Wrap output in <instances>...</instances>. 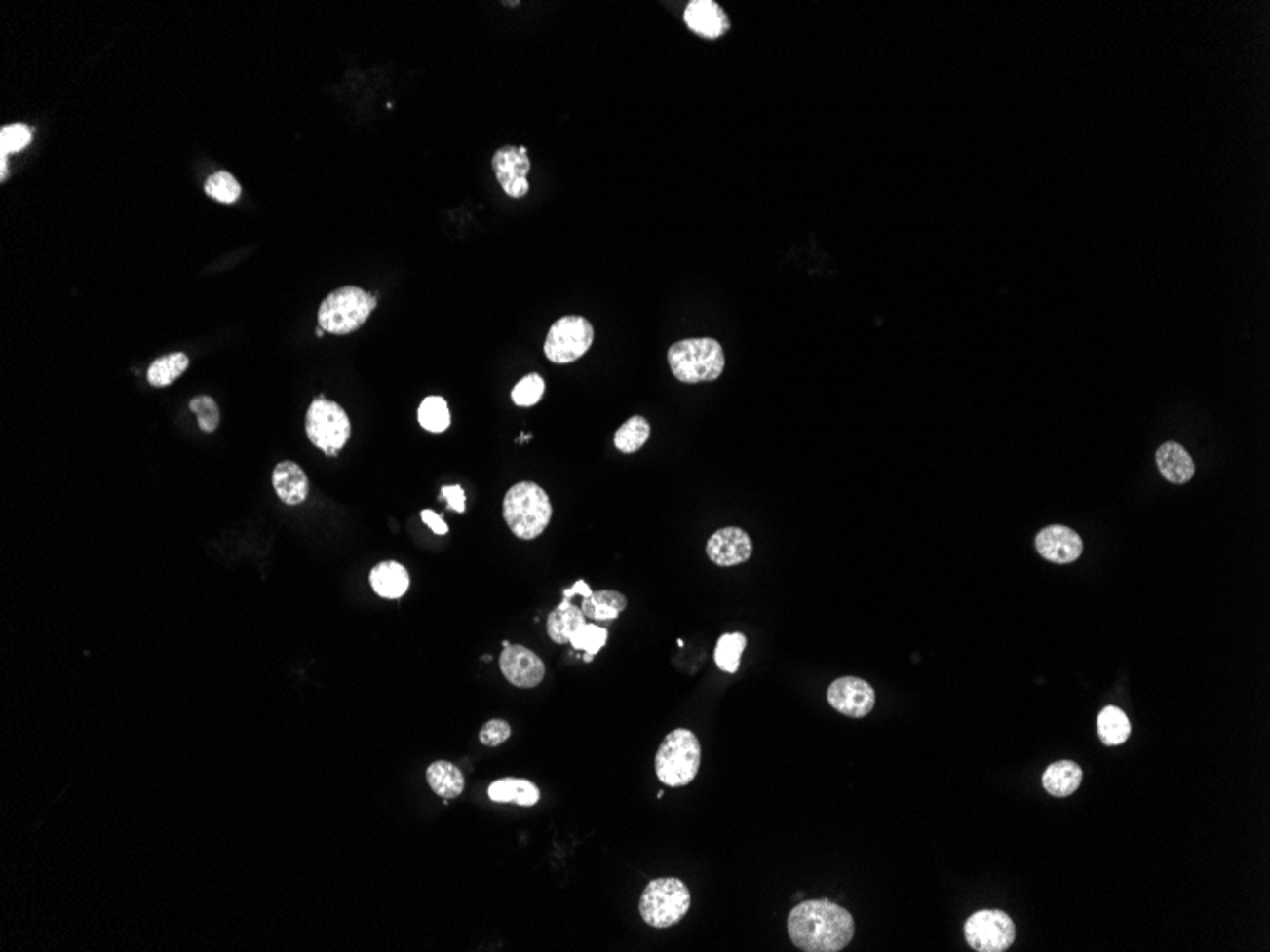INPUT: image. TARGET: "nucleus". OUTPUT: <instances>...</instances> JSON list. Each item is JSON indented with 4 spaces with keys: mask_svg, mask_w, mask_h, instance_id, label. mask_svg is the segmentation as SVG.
<instances>
[{
    "mask_svg": "<svg viewBox=\"0 0 1270 952\" xmlns=\"http://www.w3.org/2000/svg\"><path fill=\"white\" fill-rule=\"evenodd\" d=\"M788 933L801 951H843L854 937V918L827 899L803 901L788 916Z\"/></svg>",
    "mask_w": 1270,
    "mask_h": 952,
    "instance_id": "nucleus-1",
    "label": "nucleus"
},
{
    "mask_svg": "<svg viewBox=\"0 0 1270 952\" xmlns=\"http://www.w3.org/2000/svg\"><path fill=\"white\" fill-rule=\"evenodd\" d=\"M502 515L512 534L520 540H535L552 519L548 493L533 481H520L508 489L502 502Z\"/></svg>",
    "mask_w": 1270,
    "mask_h": 952,
    "instance_id": "nucleus-2",
    "label": "nucleus"
},
{
    "mask_svg": "<svg viewBox=\"0 0 1270 952\" xmlns=\"http://www.w3.org/2000/svg\"><path fill=\"white\" fill-rule=\"evenodd\" d=\"M668 363L677 381L685 384L712 382L725 371V352L715 339H685L672 344Z\"/></svg>",
    "mask_w": 1270,
    "mask_h": 952,
    "instance_id": "nucleus-3",
    "label": "nucleus"
},
{
    "mask_svg": "<svg viewBox=\"0 0 1270 952\" xmlns=\"http://www.w3.org/2000/svg\"><path fill=\"white\" fill-rule=\"evenodd\" d=\"M700 759L702 751L696 734L677 728L662 740L656 751V776L668 787H685L696 778Z\"/></svg>",
    "mask_w": 1270,
    "mask_h": 952,
    "instance_id": "nucleus-4",
    "label": "nucleus"
},
{
    "mask_svg": "<svg viewBox=\"0 0 1270 952\" xmlns=\"http://www.w3.org/2000/svg\"><path fill=\"white\" fill-rule=\"evenodd\" d=\"M377 299L356 286L331 291L318 308V327L331 335H348L358 331L371 316Z\"/></svg>",
    "mask_w": 1270,
    "mask_h": 952,
    "instance_id": "nucleus-5",
    "label": "nucleus"
},
{
    "mask_svg": "<svg viewBox=\"0 0 1270 952\" xmlns=\"http://www.w3.org/2000/svg\"><path fill=\"white\" fill-rule=\"evenodd\" d=\"M691 892L679 878H655L647 884L639 899L641 918L653 928H672L691 911Z\"/></svg>",
    "mask_w": 1270,
    "mask_h": 952,
    "instance_id": "nucleus-6",
    "label": "nucleus"
},
{
    "mask_svg": "<svg viewBox=\"0 0 1270 952\" xmlns=\"http://www.w3.org/2000/svg\"><path fill=\"white\" fill-rule=\"evenodd\" d=\"M347 411L324 396L316 398L307 413V436L310 443L327 457H337L350 439Z\"/></svg>",
    "mask_w": 1270,
    "mask_h": 952,
    "instance_id": "nucleus-7",
    "label": "nucleus"
},
{
    "mask_svg": "<svg viewBox=\"0 0 1270 952\" xmlns=\"http://www.w3.org/2000/svg\"><path fill=\"white\" fill-rule=\"evenodd\" d=\"M594 343V325L582 316H563L548 331L544 354L552 363H573Z\"/></svg>",
    "mask_w": 1270,
    "mask_h": 952,
    "instance_id": "nucleus-8",
    "label": "nucleus"
},
{
    "mask_svg": "<svg viewBox=\"0 0 1270 952\" xmlns=\"http://www.w3.org/2000/svg\"><path fill=\"white\" fill-rule=\"evenodd\" d=\"M964 937L978 952H1004L1016 941V926L1002 911H978L964 924Z\"/></svg>",
    "mask_w": 1270,
    "mask_h": 952,
    "instance_id": "nucleus-9",
    "label": "nucleus"
},
{
    "mask_svg": "<svg viewBox=\"0 0 1270 952\" xmlns=\"http://www.w3.org/2000/svg\"><path fill=\"white\" fill-rule=\"evenodd\" d=\"M829 705L850 719L867 717L877 702L875 690L864 679L841 677L827 688Z\"/></svg>",
    "mask_w": 1270,
    "mask_h": 952,
    "instance_id": "nucleus-10",
    "label": "nucleus"
},
{
    "mask_svg": "<svg viewBox=\"0 0 1270 952\" xmlns=\"http://www.w3.org/2000/svg\"><path fill=\"white\" fill-rule=\"evenodd\" d=\"M493 171L502 191L510 198H523L529 192L531 160L525 147H501L493 154Z\"/></svg>",
    "mask_w": 1270,
    "mask_h": 952,
    "instance_id": "nucleus-11",
    "label": "nucleus"
},
{
    "mask_svg": "<svg viewBox=\"0 0 1270 952\" xmlns=\"http://www.w3.org/2000/svg\"><path fill=\"white\" fill-rule=\"evenodd\" d=\"M502 675L518 688H535L544 681L546 666L531 648L508 645L499 656Z\"/></svg>",
    "mask_w": 1270,
    "mask_h": 952,
    "instance_id": "nucleus-12",
    "label": "nucleus"
},
{
    "mask_svg": "<svg viewBox=\"0 0 1270 952\" xmlns=\"http://www.w3.org/2000/svg\"><path fill=\"white\" fill-rule=\"evenodd\" d=\"M706 553L710 561L719 567H734L746 563L751 557L753 542L750 534L740 527H725L710 536Z\"/></svg>",
    "mask_w": 1270,
    "mask_h": 952,
    "instance_id": "nucleus-13",
    "label": "nucleus"
},
{
    "mask_svg": "<svg viewBox=\"0 0 1270 952\" xmlns=\"http://www.w3.org/2000/svg\"><path fill=\"white\" fill-rule=\"evenodd\" d=\"M1035 546L1046 561L1058 565L1073 563L1082 553V538L1073 529L1063 525H1052L1042 529L1037 534Z\"/></svg>",
    "mask_w": 1270,
    "mask_h": 952,
    "instance_id": "nucleus-14",
    "label": "nucleus"
},
{
    "mask_svg": "<svg viewBox=\"0 0 1270 952\" xmlns=\"http://www.w3.org/2000/svg\"><path fill=\"white\" fill-rule=\"evenodd\" d=\"M683 18L687 27L702 39H719L731 29L727 12L713 0H691Z\"/></svg>",
    "mask_w": 1270,
    "mask_h": 952,
    "instance_id": "nucleus-15",
    "label": "nucleus"
},
{
    "mask_svg": "<svg viewBox=\"0 0 1270 952\" xmlns=\"http://www.w3.org/2000/svg\"><path fill=\"white\" fill-rule=\"evenodd\" d=\"M272 485L278 498L288 506H299L307 500V474L297 462H278L272 472Z\"/></svg>",
    "mask_w": 1270,
    "mask_h": 952,
    "instance_id": "nucleus-16",
    "label": "nucleus"
},
{
    "mask_svg": "<svg viewBox=\"0 0 1270 952\" xmlns=\"http://www.w3.org/2000/svg\"><path fill=\"white\" fill-rule=\"evenodd\" d=\"M588 622L584 612L575 603L563 599L556 609L550 612L546 620V631L548 637L558 643L565 645L571 641V637L577 633L578 629Z\"/></svg>",
    "mask_w": 1270,
    "mask_h": 952,
    "instance_id": "nucleus-17",
    "label": "nucleus"
},
{
    "mask_svg": "<svg viewBox=\"0 0 1270 952\" xmlns=\"http://www.w3.org/2000/svg\"><path fill=\"white\" fill-rule=\"evenodd\" d=\"M369 582L377 595L385 599H400L409 590V572L396 561H385L371 571Z\"/></svg>",
    "mask_w": 1270,
    "mask_h": 952,
    "instance_id": "nucleus-18",
    "label": "nucleus"
},
{
    "mask_svg": "<svg viewBox=\"0 0 1270 952\" xmlns=\"http://www.w3.org/2000/svg\"><path fill=\"white\" fill-rule=\"evenodd\" d=\"M1156 464L1162 476L1172 483H1187L1193 479V458L1179 443H1164L1156 453Z\"/></svg>",
    "mask_w": 1270,
    "mask_h": 952,
    "instance_id": "nucleus-19",
    "label": "nucleus"
},
{
    "mask_svg": "<svg viewBox=\"0 0 1270 952\" xmlns=\"http://www.w3.org/2000/svg\"><path fill=\"white\" fill-rule=\"evenodd\" d=\"M1082 781V770L1077 762H1054L1046 768L1042 776V785L1052 797H1071L1077 793Z\"/></svg>",
    "mask_w": 1270,
    "mask_h": 952,
    "instance_id": "nucleus-20",
    "label": "nucleus"
},
{
    "mask_svg": "<svg viewBox=\"0 0 1270 952\" xmlns=\"http://www.w3.org/2000/svg\"><path fill=\"white\" fill-rule=\"evenodd\" d=\"M489 799L502 804L535 806L540 800V789L529 780L502 778L489 785Z\"/></svg>",
    "mask_w": 1270,
    "mask_h": 952,
    "instance_id": "nucleus-21",
    "label": "nucleus"
},
{
    "mask_svg": "<svg viewBox=\"0 0 1270 952\" xmlns=\"http://www.w3.org/2000/svg\"><path fill=\"white\" fill-rule=\"evenodd\" d=\"M426 781L442 799H457L464 791V776L453 762H432L426 770Z\"/></svg>",
    "mask_w": 1270,
    "mask_h": 952,
    "instance_id": "nucleus-22",
    "label": "nucleus"
},
{
    "mask_svg": "<svg viewBox=\"0 0 1270 952\" xmlns=\"http://www.w3.org/2000/svg\"><path fill=\"white\" fill-rule=\"evenodd\" d=\"M626 607L628 601L622 593L613 590H601V591H592L590 597H584L580 609L588 620L609 622V620H616Z\"/></svg>",
    "mask_w": 1270,
    "mask_h": 952,
    "instance_id": "nucleus-23",
    "label": "nucleus"
},
{
    "mask_svg": "<svg viewBox=\"0 0 1270 952\" xmlns=\"http://www.w3.org/2000/svg\"><path fill=\"white\" fill-rule=\"evenodd\" d=\"M187 367H189V356L183 352H173L154 360L149 365L147 379L154 388H164L177 381L187 371Z\"/></svg>",
    "mask_w": 1270,
    "mask_h": 952,
    "instance_id": "nucleus-24",
    "label": "nucleus"
},
{
    "mask_svg": "<svg viewBox=\"0 0 1270 952\" xmlns=\"http://www.w3.org/2000/svg\"><path fill=\"white\" fill-rule=\"evenodd\" d=\"M1130 732H1132V726H1130V721H1128V717H1126V713L1122 709H1118L1115 705H1109L1099 713V717H1097V734H1099V738H1101V742L1105 745H1109V747L1122 745L1130 738Z\"/></svg>",
    "mask_w": 1270,
    "mask_h": 952,
    "instance_id": "nucleus-25",
    "label": "nucleus"
},
{
    "mask_svg": "<svg viewBox=\"0 0 1270 952\" xmlns=\"http://www.w3.org/2000/svg\"><path fill=\"white\" fill-rule=\"evenodd\" d=\"M651 438V424L645 417H630L615 434V447L620 453H637Z\"/></svg>",
    "mask_w": 1270,
    "mask_h": 952,
    "instance_id": "nucleus-26",
    "label": "nucleus"
},
{
    "mask_svg": "<svg viewBox=\"0 0 1270 952\" xmlns=\"http://www.w3.org/2000/svg\"><path fill=\"white\" fill-rule=\"evenodd\" d=\"M419 424L426 432L442 434L451 426V413L447 401L440 396H428L419 407Z\"/></svg>",
    "mask_w": 1270,
    "mask_h": 952,
    "instance_id": "nucleus-27",
    "label": "nucleus"
},
{
    "mask_svg": "<svg viewBox=\"0 0 1270 952\" xmlns=\"http://www.w3.org/2000/svg\"><path fill=\"white\" fill-rule=\"evenodd\" d=\"M746 635L742 633H725L715 647V664L725 673H736L740 666V656L746 650Z\"/></svg>",
    "mask_w": 1270,
    "mask_h": 952,
    "instance_id": "nucleus-28",
    "label": "nucleus"
},
{
    "mask_svg": "<svg viewBox=\"0 0 1270 952\" xmlns=\"http://www.w3.org/2000/svg\"><path fill=\"white\" fill-rule=\"evenodd\" d=\"M607 639H609V631H607L605 628L596 626V624H588V622H586V624L578 629L577 633L571 637L569 645L575 648V650L586 652L584 660H586V662H592V658H594L601 648L605 647Z\"/></svg>",
    "mask_w": 1270,
    "mask_h": 952,
    "instance_id": "nucleus-29",
    "label": "nucleus"
},
{
    "mask_svg": "<svg viewBox=\"0 0 1270 952\" xmlns=\"http://www.w3.org/2000/svg\"><path fill=\"white\" fill-rule=\"evenodd\" d=\"M204 191L210 198L221 204H234L242 194V187L229 171H217L212 177H208Z\"/></svg>",
    "mask_w": 1270,
    "mask_h": 952,
    "instance_id": "nucleus-30",
    "label": "nucleus"
},
{
    "mask_svg": "<svg viewBox=\"0 0 1270 952\" xmlns=\"http://www.w3.org/2000/svg\"><path fill=\"white\" fill-rule=\"evenodd\" d=\"M544 392H546L544 379H542L540 375H537V373H531V375L523 377L521 381L514 386V390H512V401H514V405H518V407H533V405H537L540 400H542Z\"/></svg>",
    "mask_w": 1270,
    "mask_h": 952,
    "instance_id": "nucleus-31",
    "label": "nucleus"
},
{
    "mask_svg": "<svg viewBox=\"0 0 1270 952\" xmlns=\"http://www.w3.org/2000/svg\"><path fill=\"white\" fill-rule=\"evenodd\" d=\"M31 128L25 124H8L0 130V156L21 153L31 143Z\"/></svg>",
    "mask_w": 1270,
    "mask_h": 952,
    "instance_id": "nucleus-32",
    "label": "nucleus"
},
{
    "mask_svg": "<svg viewBox=\"0 0 1270 952\" xmlns=\"http://www.w3.org/2000/svg\"><path fill=\"white\" fill-rule=\"evenodd\" d=\"M189 409H191L194 415H196L198 426H200L202 432L212 434V432L217 430V426H219V422H221V413H219L217 403H215L210 396H198V398H194V400H191V403H189Z\"/></svg>",
    "mask_w": 1270,
    "mask_h": 952,
    "instance_id": "nucleus-33",
    "label": "nucleus"
},
{
    "mask_svg": "<svg viewBox=\"0 0 1270 952\" xmlns=\"http://www.w3.org/2000/svg\"><path fill=\"white\" fill-rule=\"evenodd\" d=\"M512 736V726L502 719H491L480 730V742L487 747H499Z\"/></svg>",
    "mask_w": 1270,
    "mask_h": 952,
    "instance_id": "nucleus-34",
    "label": "nucleus"
},
{
    "mask_svg": "<svg viewBox=\"0 0 1270 952\" xmlns=\"http://www.w3.org/2000/svg\"><path fill=\"white\" fill-rule=\"evenodd\" d=\"M440 498L447 502V508H451L457 514H464L466 510V495L461 485H445L442 487Z\"/></svg>",
    "mask_w": 1270,
    "mask_h": 952,
    "instance_id": "nucleus-35",
    "label": "nucleus"
},
{
    "mask_svg": "<svg viewBox=\"0 0 1270 952\" xmlns=\"http://www.w3.org/2000/svg\"><path fill=\"white\" fill-rule=\"evenodd\" d=\"M421 519H423V523H426V527H428V529H430L434 534H447V531H449V527H447V523L443 521V517L438 515V514L432 512V510H423V512H421Z\"/></svg>",
    "mask_w": 1270,
    "mask_h": 952,
    "instance_id": "nucleus-36",
    "label": "nucleus"
},
{
    "mask_svg": "<svg viewBox=\"0 0 1270 952\" xmlns=\"http://www.w3.org/2000/svg\"><path fill=\"white\" fill-rule=\"evenodd\" d=\"M575 595H582V599L592 595V590H590V586H588L584 580H578L573 588H569V590L563 591V599H567V601H571Z\"/></svg>",
    "mask_w": 1270,
    "mask_h": 952,
    "instance_id": "nucleus-37",
    "label": "nucleus"
},
{
    "mask_svg": "<svg viewBox=\"0 0 1270 952\" xmlns=\"http://www.w3.org/2000/svg\"><path fill=\"white\" fill-rule=\"evenodd\" d=\"M324 333H326V331H324L322 327H318V329H316V335H318V337H324Z\"/></svg>",
    "mask_w": 1270,
    "mask_h": 952,
    "instance_id": "nucleus-38",
    "label": "nucleus"
}]
</instances>
